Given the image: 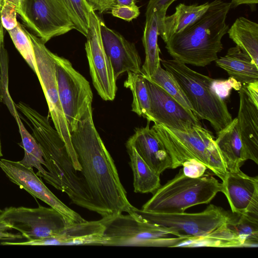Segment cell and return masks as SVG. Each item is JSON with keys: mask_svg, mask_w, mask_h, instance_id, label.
Wrapping results in <instances>:
<instances>
[{"mask_svg": "<svg viewBox=\"0 0 258 258\" xmlns=\"http://www.w3.org/2000/svg\"><path fill=\"white\" fill-rule=\"evenodd\" d=\"M144 77L162 88L185 108L192 112L191 105L179 84L167 71L161 67V66L158 68L152 76Z\"/></svg>", "mask_w": 258, "mask_h": 258, "instance_id": "4dcf8cb0", "label": "cell"}, {"mask_svg": "<svg viewBox=\"0 0 258 258\" xmlns=\"http://www.w3.org/2000/svg\"><path fill=\"white\" fill-rule=\"evenodd\" d=\"M88 4L95 11L102 14L110 11L117 4L116 0H85Z\"/></svg>", "mask_w": 258, "mask_h": 258, "instance_id": "f35d334b", "label": "cell"}, {"mask_svg": "<svg viewBox=\"0 0 258 258\" xmlns=\"http://www.w3.org/2000/svg\"><path fill=\"white\" fill-rule=\"evenodd\" d=\"M73 23L75 29L86 37L93 10L85 0H57Z\"/></svg>", "mask_w": 258, "mask_h": 258, "instance_id": "f546056e", "label": "cell"}, {"mask_svg": "<svg viewBox=\"0 0 258 258\" xmlns=\"http://www.w3.org/2000/svg\"><path fill=\"white\" fill-rule=\"evenodd\" d=\"M17 14L16 6L11 2L4 1L1 8L0 18L3 28L7 31L17 26Z\"/></svg>", "mask_w": 258, "mask_h": 258, "instance_id": "836d02e7", "label": "cell"}, {"mask_svg": "<svg viewBox=\"0 0 258 258\" xmlns=\"http://www.w3.org/2000/svg\"><path fill=\"white\" fill-rule=\"evenodd\" d=\"M222 189V183L212 175L188 177L182 169L161 186L142 210L160 213H180L192 206L208 204Z\"/></svg>", "mask_w": 258, "mask_h": 258, "instance_id": "8992f818", "label": "cell"}, {"mask_svg": "<svg viewBox=\"0 0 258 258\" xmlns=\"http://www.w3.org/2000/svg\"><path fill=\"white\" fill-rule=\"evenodd\" d=\"M209 3L187 5L179 4L175 12L166 16L158 26L159 35L166 42L172 35L177 34L195 22L207 11Z\"/></svg>", "mask_w": 258, "mask_h": 258, "instance_id": "603a6c76", "label": "cell"}, {"mask_svg": "<svg viewBox=\"0 0 258 258\" xmlns=\"http://www.w3.org/2000/svg\"><path fill=\"white\" fill-rule=\"evenodd\" d=\"M0 220L18 231L28 240L59 234L69 223L57 210L42 206L35 208H7L0 215Z\"/></svg>", "mask_w": 258, "mask_h": 258, "instance_id": "8fae6325", "label": "cell"}, {"mask_svg": "<svg viewBox=\"0 0 258 258\" xmlns=\"http://www.w3.org/2000/svg\"><path fill=\"white\" fill-rule=\"evenodd\" d=\"M104 226L101 219L85 221L80 223H69L59 234L44 238L23 242L6 241L7 245H105Z\"/></svg>", "mask_w": 258, "mask_h": 258, "instance_id": "e0dca14e", "label": "cell"}, {"mask_svg": "<svg viewBox=\"0 0 258 258\" xmlns=\"http://www.w3.org/2000/svg\"><path fill=\"white\" fill-rule=\"evenodd\" d=\"M25 31L33 45L37 67L36 74L43 91L54 128L64 141L75 169L81 171L72 141L71 130L59 96L53 53L35 35Z\"/></svg>", "mask_w": 258, "mask_h": 258, "instance_id": "ba28073f", "label": "cell"}, {"mask_svg": "<svg viewBox=\"0 0 258 258\" xmlns=\"http://www.w3.org/2000/svg\"><path fill=\"white\" fill-rule=\"evenodd\" d=\"M158 36L157 15L153 11L146 15V22L142 37L145 60L142 67V73L144 77H150L161 66L160 49L158 44Z\"/></svg>", "mask_w": 258, "mask_h": 258, "instance_id": "d4e9b609", "label": "cell"}, {"mask_svg": "<svg viewBox=\"0 0 258 258\" xmlns=\"http://www.w3.org/2000/svg\"><path fill=\"white\" fill-rule=\"evenodd\" d=\"M248 96L255 105L258 106V81L247 84H243Z\"/></svg>", "mask_w": 258, "mask_h": 258, "instance_id": "60d3db41", "label": "cell"}, {"mask_svg": "<svg viewBox=\"0 0 258 258\" xmlns=\"http://www.w3.org/2000/svg\"><path fill=\"white\" fill-rule=\"evenodd\" d=\"M137 128L126 142V146L134 147L140 156L152 170L160 175L167 169H173L171 158L156 133L149 126Z\"/></svg>", "mask_w": 258, "mask_h": 258, "instance_id": "d6986e66", "label": "cell"}, {"mask_svg": "<svg viewBox=\"0 0 258 258\" xmlns=\"http://www.w3.org/2000/svg\"><path fill=\"white\" fill-rule=\"evenodd\" d=\"M3 156L2 151V145H1V137H0V157Z\"/></svg>", "mask_w": 258, "mask_h": 258, "instance_id": "f6af8a7d", "label": "cell"}, {"mask_svg": "<svg viewBox=\"0 0 258 258\" xmlns=\"http://www.w3.org/2000/svg\"><path fill=\"white\" fill-rule=\"evenodd\" d=\"M100 20L92 10L85 49L94 87L103 100L112 101L117 91L116 80L102 43Z\"/></svg>", "mask_w": 258, "mask_h": 258, "instance_id": "4fadbf2b", "label": "cell"}, {"mask_svg": "<svg viewBox=\"0 0 258 258\" xmlns=\"http://www.w3.org/2000/svg\"><path fill=\"white\" fill-rule=\"evenodd\" d=\"M238 215V219L232 217L226 223V225L235 236L241 247H257V216L247 214Z\"/></svg>", "mask_w": 258, "mask_h": 258, "instance_id": "f1b7e54d", "label": "cell"}, {"mask_svg": "<svg viewBox=\"0 0 258 258\" xmlns=\"http://www.w3.org/2000/svg\"><path fill=\"white\" fill-rule=\"evenodd\" d=\"M239 106L237 127L248 159L258 164V106L248 96L242 85L238 90Z\"/></svg>", "mask_w": 258, "mask_h": 258, "instance_id": "ffe728a7", "label": "cell"}, {"mask_svg": "<svg viewBox=\"0 0 258 258\" xmlns=\"http://www.w3.org/2000/svg\"><path fill=\"white\" fill-rule=\"evenodd\" d=\"M0 103L4 104L16 119L20 116L9 90V57L3 44L0 51Z\"/></svg>", "mask_w": 258, "mask_h": 258, "instance_id": "1f68e13d", "label": "cell"}, {"mask_svg": "<svg viewBox=\"0 0 258 258\" xmlns=\"http://www.w3.org/2000/svg\"><path fill=\"white\" fill-rule=\"evenodd\" d=\"M229 38L258 66V24L244 17L236 19L227 32Z\"/></svg>", "mask_w": 258, "mask_h": 258, "instance_id": "cb8c5ba5", "label": "cell"}, {"mask_svg": "<svg viewBox=\"0 0 258 258\" xmlns=\"http://www.w3.org/2000/svg\"><path fill=\"white\" fill-rule=\"evenodd\" d=\"M242 84L232 77H230L226 80H215L214 82V87L217 94L223 97H226L229 94L231 88L238 91Z\"/></svg>", "mask_w": 258, "mask_h": 258, "instance_id": "8d00e7d4", "label": "cell"}, {"mask_svg": "<svg viewBox=\"0 0 258 258\" xmlns=\"http://www.w3.org/2000/svg\"><path fill=\"white\" fill-rule=\"evenodd\" d=\"M107 246L178 247L188 238L178 237L168 229L131 214L102 218Z\"/></svg>", "mask_w": 258, "mask_h": 258, "instance_id": "52a82bcc", "label": "cell"}, {"mask_svg": "<svg viewBox=\"0 0 258 258\" xmlns=\"http://www.w3.org/2000/svg\"><path fill=\"white\" fill-rule=\"evenodd\" d=\"M160 63L176 80L189 101L194 114L208 120L219 132L232 120L227 104L216 92L213 79L175 59H161Z\"/></svg>", "mask_w": 258, "mask_h": 258, "instance_id": "277c9868", "label": "cell"}, {"mask_svg": "<svg viewBox=\"0 0 258 258\" xmlns=\"http://www.w3.org/2000/svg\"></svg>", "mask_w": 258, "mask_h": 258, "instance_id": "c3c4849f", "label": "cell"}, {"mask_svg": "<svg viewBox=\"0 0 258 258\" xmlns=\"http://www.w3.org/2000/svg\"><path fill=\"white\" fill-rule=\"evenodd\" d=\"M129 214L166 228L176 236L187 238L206 236L232 218L223 208L212 204L204 211L194 213H155L134 207Z\"/></svg>", "mask_w": 258, "mask_h": 258, "instance_id": "9c48e42d", "label": "cell"}, {"mask_svg": "<svg viewBox=\"0 0 258 258\" xmlns=\"http://www.w3.org/2000/svg\"><path fill=\"white\" fill-rule=\"evenodd\" d=\"M0 8V11H1ZM4 44V34L3 27L2 26L0 18V51L2 45Z\"/></svg>", "mask_w": 258, "mask_h": 258, "instance_id": "ee69618b", "label": "cell"}, {"mask_svg": "<svg viewBox=\"0 0 258 258\" xmlns=\"http://www.w3.org/2000/svg\"><path fill=\"white\" fill-rule=\"evenodd\" d=\"M126 147L133 173L134 191L154 194L161 186L160 175L152 170L134 147Z\"/></svg>", "mask_w": 258, "mask_h": 258, "instance_id": "484cf974", "label": "cell"}, {"mask_svg": "<svg viewBox=\"0 0 258 258\" xmlns=\"http://www.w3.org/2000/svg\"><path fill=\"white\" fill-rule=\"evenodd\" d=\"M217 135L215 142L227 170H240L248 159L238 131L236 117Z\"/></svg>", "mask_w": 258, "mask_h": 258, "instance_id": "44dd1931", "label": "cell"}, {"mask_svg": "<svg viewBox=\"0 0 258 258\" xmlns=\"http://www.w3.org/2000/svg\"><path fill=\"white\" fill-rule=\"evenodd\" d=\"M257 3L258 0H231L230 3L231 8H234L241 5H255Z\"/></svg>", "mask_w": 258, "mask_h": 258, "instance_id": "b9f144b4", "label": "cell"}, {"mask_svg": "<svg viewBox=\"0 0 258 258\" xmlns=\"http://www.w3.org/2000/svg\"><path fill=\"white\" fill-rule=\"evenodd\" d=\"M117 4L124 5L136 4V0H116Z\"/></svg>", "mask_w": 258, "mask_h": 258, "instance_id": "7bdbcfd3", "label": "cell"}, {"mask_svg": "<svg viewBox=\"0 0 258 258\" xmlns=\"http://www.w3.org/2000/svg\"><path fill=\"white\" fill-rule=\"evenodd\" d=\"M100 24L103 46L116 80L125 72L142 74V61L135 44L109 28L101 19Z\"/></svg>", "mask_w": 258, "mask_h": 258, "instance_id": "ac0fdd59", "label": "cell"}, {"mask_svg": "<svg viewBox=\"0 0 258 258\" xmlns=\"http://www.w3.org/2000/svg\"><path fill=\"white\" fill-rule=\"evenodd\" d=\"M8 31L16 48L36 74L37 67L34 49L24 27L18 22L16 27Z\"/></svg>", "mask_w": 258, "mask_h": 258, "instance_id": "d6a6232c", "label": "cell"}, {"mask_svg": "<svg viewBox=\"0 0 258 258\" xmlns=\"http://www.w3.org/2000/svg\"><path fill=\"white\" fill-rule=\"evenodd\" d=\"M17 12L24 24L44 43L75 29L57 0H20Z\"/></svg>", "mask_w": 258, "mask_h": 258, "instance_id": "7c38bea8", "label": "cell"}, {"mask_svg": "<svg viewBox=\"0 0 258 258\" xmlns=\"http://www.w3.org/2000/svg\"><path fill=\"white\" fill-rule=\"evenodd\" d=\"M16 106L30 122L42 150L49 173L48 184L67 194L73 204L95 212L83 177L78 175L64 141L48 118L23 102L16 103Z\"/></svg>", "mask_w": 258, "mask_h": 258, "instance_id": "7a4b0ae2", "label": "cell"}, {"mask_svg": "<svg viewBox=\"0 0 258 258\" xmlns=\"http://www.w3.org/2000/svg\"><path fill=\"white\" fill-rule=\"evenodd\" d=\"M12 229L4 221L0 220V240H14L22 239L23 237L21 234H15L9 232Z\"/></svg>", "mask_w": 258, "mask_h": 258, "instance_id": "ab89813d", "label": "cell"}, {"mask_svg": "<svg viewBox=\"0 0 258 258\" xmlns=\"http://www.w3.org/2000/svg\"><path fill=\"white\" fill-rule=\"evenodd\" d=\"M222 189L232 213L258 216V177L249 176L240 169L227 171L222 180Z\"/></svg>", "mask_w": 258, "mask_h": 258, "instance_id": "2e32d148", "label": "cell"}, {"mask_svg": "<svg viewBox=\"0 0 258 258\" xmlns=\"http://www.w3.org/2000/svg\"><path fill=\"white\" fill-rule=\"evenodd\" d=\"M15 120L22 139L21 146L24 150V157L19 162L27 167L36 168L38 170L36 175L43 178L48 183L49 173L42 167V165L45 167L46 163L41 149L34 137L25 128L21 119V116H18Z\"/></svg>", "mask_w": 258, "mask_h": 258, "instance_id": "4316f807", "label": "cell"}, {"mask_svg": "<svg viewBox=\"0 0 258 258\" xmlns=\"http://www.w3.org/2000/svg\"><path fill=\"white\" fill-rule=\"evenodd\" d=\"M3 211L1 209H0V215L2 214V213H3Z\"/></svg>", "mask_w": 258, "mask_h": 258, "instance_id": "7dc6e473", "label": "cell"}, {"mask_svg": "<svg viewBox=\"0 0 258 258\" xmlns=\"http://www.w3.org/2000/svg\"><path fill=\"white\" fill-rule=\"evenodd\" d=\"M215 61L218 67L242 85L258 81V66L237 46L229 48L224 56Z\"/></svg>", "mask_w": 258, "mask_h": 258, "instance_id": "7402d4cb", "label": "cell"}, {"mask_svg": "<svg viewBox=\"0 0 258 258\" xmlns=\"http://www.w3.org/2000/svg\"><path fill=\"white\" fill-rule=\"evenodd\" d=\"M230 3L214 0L205 13L166 43L169 54L185 64L205 67L218 58L223 49L222 39L229 29L226 20Z\"/></svg>", "mask_w": 258, "mask_h": 258, "instance_id": "3957f363", "label": "cell"}, {"mask_svg": "<svg viewBox=\"0 0 258 258\" xmlns=\"http://www.w3.org/2000/svg\"><path fill=\"white\" fill-rule=\"evenodd\" d=\"M176 0H149L146 15L155 12L157 15L158 26L162 22L168 7Z\"/></svg>", "mask_w": 258, "mask_h": 258, "instance_id": "d590c367", "label": "cell"}, {"mask_svg": "<svg viewBox=\"0 0 258 258\" xmlns=\"http://www.w3.org/2000/svg\"><path fill=\"white\" fill-rule=\"evenodd\" d=\"M146 82L151 101L150 114L154 123L181 131L202 125L192 112L185 108L157 85L147 79Z\"/></svg>", "mask_w": 258, "mask_h": 258, "instance_id": "9a60e30c", "label": "cell"}, {"mask_svg": "<svg viewBox=\"0 0 258 258\" xmlns=\"http://www.w3.org/2000/svg\"><path fill=\"white\" fill-rule=\"evenodd\" d=\"M182 166L184 174L192 178H197L203 176L207 169L203 163L195 159L185 161Z\"/></svg>", "mask_w": 258, "mask_h": 258, "instance_id": "74e56055", "label": "cell"}, {"mask_svg": "<svg viewBox=\"0 0 258 258\" xmlns=\"http://www.w3.org/2000/svg\"><path fill=\"white\" fill-rule=\"evenodd\" d=\"M60 100L71 132L92 104L93 93L89 82L67 59L53 53Z\"/></svg>", "mask_w": 258, "mask_h": 258, "instance_id": "30bf717a", "label": "cell"}, {"mask_svg": "<svg viewBox=\"0 0 258 258\" xmlns=\"http://www.w3.org/2000/svg\"><path fill=\"white\" fill-rule=\"evenodd\" d=\"M4 0H0V8L2 7Z\"/></svg>", "mask_w": 258, "mask_h": 258, "instance_id": "bcb514c9", "label": "cell"}, {"mask_svg": "<svg viewBox=\"0 0 258 258\" xmlns=\"http://www.w3.org/2000/svg\"><path fill=\"white\" fill-rule=\"evenodd\" d=\"M110 12L113 16L127 22L136 19L140 14L136 4L131 5L116 4L111 9Z\"/></svg>", "mask_w": 258, "mask_h": 258, "instance_id": "e575fe53", "label": "cell"}, {"mask_svg": "<svg viewBox=\"0 0 258 258\" xmlns=\"http://www.w3.org/2000/svg\"><path fill=\"white\" fill-rule=\"evenodd\" d=\"M0 168L11 181L58 211L69 223L86 221L57 198L38 177L33 168L19 161L6 159H0Z\"/></svg>", "mask_w": 258, "mask_h": 258, "instance_id": "5bb4252c", "label": "cell"}, {"mask_svg": "<svg viewBox=\"0 0 258 258\" xmlns=\"http://www.w3.org/2000/svg\"><path fill=\"white\" fill-rule=\"evenodd\" d=\"M152 128L168 151L173 169L195 159L223 179L227 170L211 132L202 125L187 131L171 129L157 123Z\"/></svg>", "mask_w": 258, "mask_h": 258, "instance_id": "5b68a950", "label": "cell"}, {"mask_svg": "<svg viewBox=\"0 0 258 258\" xmlns=\"http://www.w3.org/2000/svg\"><path fill=\"white\" fill-rule=\"evenodd\" d=\"M124 86L128 88L133 94L132 111L140 116L152 121L150 114L151 101L146 79L142 74L127 72Z\"/></svg>", "mask_w": 258, "mask_h": 258, "instance_id": "83f0119b", "label": "cell"}, {"mask_svg": "<svg viewBox=\"0 0 258 258\" xmlns=\"http://www.w3.org/2000/svg\"><path fill=\"white\" fill-rule=\"evenodd\" d=\"M71 134L82 177L96 212L102 218L123 212L129 214L134 206L127 199L114 161L95 127L92 104Z\"/></svg>", "mask_w": 258, "mask_h": 258, "instance_id": "6da1fadb", "label": "cell"}]
</instances>
